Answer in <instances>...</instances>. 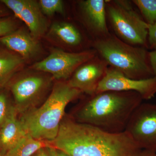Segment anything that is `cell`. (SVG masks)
<instances>
[{
	"mask_svg": "<svg viewBox=\"0 0 156 156\" xmlns=\"http://www.w3.org/2000/svg\"><path fill=\"white\" fill-rule=\"evenodd\" d=\"M16 19V17L9 16L0 18V38L8 35L19 28Z\"/></svg>",
	"mask_w": 156,
	"mask_h": 156,
	"instance_id": "obj_21",
	"label": "cell"
},
{
	"mask_svg": "<svg viewBox=\"0 0 156 156\" xmlns=\"http://www.w3.org/2000/svg\"><path fill=\"white\" fill-rule=\"evenodd\" d=\"M132 2L139 9L148 24L156 23V0H134Z\"/></svg>",
	"mask_w": 156,
	"mask_h": 156,
	"instance_id": "obj_18",
	"label": "cell"
},
{
	"mask_svg": "<svg viewBox=\"0 0 156 156\" xmlns=\"http://www.w3.org/2000/svg\"><path fill=\"white\" fill-rule=\"evenodd\" d=\"M108 91L136 92L143 100H149L156 95V77L134 80L127 77L113 68H108L96 93Z\"/></svg>",
	"mask_w": 156,
	"mask_h": 156,
	"instance_id": "obj_9",
	"label": "cell"
},
{
	"mask_svg": "<svg viewBox=\"0 0 156 156\" xmlns=\"http://www.w3.org/2000/svg\"><path fill=\"white\" fill-rule=\"evenodd\" d=\"M5 88H0V127L10 114L16 109L11 103Z\"/></svg>",
	"mask_w": 156,
	"mask_h": 156,
	"instance_id": "obj_20",
	"label": "cell"
},
{
	"mask_svg": "<svg viewBox=\"0 0 156 156\" xmlns=\"http://www.w3.org/2000/svg\"><path fill=\"white\" fill-rule=\"evenodd\" d=\"M143 100L136 92H98L90 95L76 110L72 118L107 132L121 133L126 131L132 114Z\"/></svg>",
	"mask_w": 156,
	"mask_h": 156,
	"instance_id": "obj_2",
	"label": "cell"
},
{
	"mask_svg": "<svg viewBox=\"0 0 156 156\" xmlns=\"http://www.w3.org/2000/svg\"><path fill=\"white\" fill-rule=\"evenodd\" d=\"M0 156H1V154H0Z\"/></svg>",
	"mask_w": 156,
	"mask_h": 156,
	"instance_id": "obj_29",
	"label": "cell"
},
{
	"mask_svg": "<svg viewBox=\"0 0 156 156\" xmlns=\"http://www.w3.org/2000/svg\"><path fill=\"white\" fill-rule=\"evenodd\" d=\"M140 156H156V152L152 151L143 150Z\"/></svg>",
	"mask_w": 156,
	"mask_h": 156,
	"instance_id": "obj_26",
	"label": "cell"
},
{
	"mask_svg": "<svg viewBox=\"0 0 156 156\" xmlns=\"http://www.w3.org/2000/svg\"><path fill=\"white\" fill-rule=\"evenodd\" d=\"M82 20L97 39L109 34L106 23V2L104 0H86L80 2Z\"/></svg>",
	"mask_w": 156,
	"mask_h": 156,
	"instance_id": "obj_13",
	"label": "cell"
},
{
	"mask_svg": "<svg viewBox=\"0 0 156 156\" xmlns=\"http://www.w3.org/2000/svg\"><path fill=\"white\" fill-rule=\"evenodd\" d=\"M48 144L71 156H140L143 151L126 131L110 133L70 117Z\"/></svg>",
	"mask_w": 156,
	"mask_h": 156,
	"instance_id": "obj_1",
	"label": "cell"
},
{
	"mask_svg": "<svg viewBox=\"0 0 156 156\" xmlns=\"http://www.w3.org/2000/svg\"><path fill=\"white\" fill-rule=\"evenodd\" d=\"M26 62L5 47L0 48V88H5L13 76L23 69Z\"/></svg>",
	"mask_w": 156,
	"mask_h": 156,
	"instance_id": "obj_16",
	"label": "cell"
},
{
	"mask_svg": "<svg viewBox=\"0 0 156 156\" xmlns=\"http://www.w3.org/2000/svg\"><path fill=\"white\" fill-rule=\"evenodd\" d=\"M9 9L0 1V18L9 16Z\"/></svg>",
	"mask_w": 156,
	"mask_h": 156,
	"instance_id": "obj_25",
	"label": "cell"
},
{
	"mask_svg": "<svg viewBox=\"0 0 156 156\" xmlns=\"http://www.w3.org/2000/svg\"><path fill=\"white\" fill-rule=\"evenodd\" d=\"M94 47L108 65L127 77L140 80L154 76L149 52L145 48L129 44L110 34L97 39Z\"/></svg>",
	"mask_w": 156,
	"mask_h": 156,
	"instance_id": "obj_4",
	"label": "cell"
},
{
	"mask_svg": "<svg viewBox=\"0 0 156 156\" xmlns=\"http://www.w3.org/2000/svg\"><path fill=\"white\" fill-rule=\"evenodd\" d=\"M48 144V143L34 139L27 134L4 156H32Z\"/></svg>",
	"mask_w": 156,
	"mask_h": 156,
	"instance_id": "obj_17",
	"label": "cell"
},
{
	"mask_svg": "<svg viewBox=\"0 0 156 156\" xmlns=\"http://www.w3.org/2000/svg\"><path fill=\"white\" fill-rule=\"evenodd\" d=\"M82 92L59 81L41 106L23 114L20 119L26 133L34 139L50 143L56 138L68 105L79 98Z\"/></svg>",
	"mask_w": 156,
	"mask_h": 156,
	"instance_id": "obj_3",
	"label": "cell"
},
{
	"mask_svg": "<svg viewBox=\"0 0 156 156\" xmlns=\"http://www.w3.org/2000/svg\"><path fill=\"white\" fill-rule=\"evenodd\" d=\"M17 113L15 109L0 127V149L4 155L27 134L17 119Z\"/></svg>",
	"mask_w": 156,
	"mask_h": 156,
	"instance_id": "obj_14",
	"label": "cell"
},
{
	"mask_svg": "<svg viewBox=\"0 0 156 156\" xmlns=\"http://www.w3.org/2000/svg\"><path fill=\"white\" fill-rule=\"evenodd\" d=\"M14 17L23 21L33 37L39 41L48 30V23L35 0H1Z\"/></svg>",
	"mask_w": 156,
	"mask_h": 156,
	"instance_id": "obj_10",
	"label": "cell"
},
{
	"mask_svg": "<svg viewBox=\"0 0 156 156\" xmlns=\"http://www.w3.org/2000/svg\"><path fill=\"white\" fill-rule=\"evenodd\" d=\"M107 62L103 58L95 56L80 66L75 71L67 83L90 96L96 93L98 85L107 70Z\"/></svg>",
	"mask_w": 156,
	"mask_h": 156,
	"instance_id": "obj_11",
	"label": "cell"
},
{
	"mask_svg": "<svg viewBox=\"0 0 156 156\" xmlns=\"http://www.w3.org/2000/svg\"><path fill=\"white\" fill-rule=\"evenodd\" d=\"M38 3L42 13L48 17L65 14L64 3L61 0H40Z\"/></svg>",
	"mask_w": 156,
	"mask_h": 156,
	"instance_id": "obj_19",
	"label": "cell"
},
{
	"mask_svg": "<svg viewBox=\"0 0 156 156\" xmlns=\"http://www.w3.org/2000/svg\"><path fill=\"white\" fill-rule=\"evenodd\" d=\"M45 148V147H44ZM44 148H42L40 150V154H41V156H49L48 153H47L46 151H45Z\"/></svg>",
	"mask_w": 156,
	"mask_h": 156,
	"instance_id": "obj_27",
	"label": "cell"
},
{
	"mask_svg": "<svg viewBox=\"0 0 156 156\" xmlns=\"http://www.w3.org/2000/svg\"><path fill=\"white\" fill-rule=\"evenodd\" d=\"M96 53L95 50L70 53L54 48L47 57L30 68L49 74L54 80L64 81L69 79L80 66L94 58Z\"/></svg>",
	"mask_w": 156,
	"mask_h": 156,
	"instance_id": "obj_7",
	"label": "cell"
},
{
	"mask_svg": "<svg viewBox=\"0 0 156 156\" xmlns=\"http://www.w3.org/2000/svg\"><path fill=\"white\" fill-rule=\"evenodd\" d=\"M0 43L20 55L26 62L36 59L43 52L39 41L25 27H19L8 35L0 38Z\"/></svg>",
	"mask_w": 156,
	"mask_h": 156,
	"instance_id": "obj_12",
	"label": "cell"
},
{
	"mask_svg": "<svg viewBox=\"0 0 156 156\" xmlns=\"http://www.w3.org/2000/svg\"><path fill=\"white\" fill-rule=\"evenodd\" d=\"M150 62L154 76L156 77V49L149 53Z\"/></svg>",
	"mask_w": 156,
	"mask_h": 156,
	"instance_id": "obj_24",
	"label": "cell"
},
{
	"mask_svg": "<svg viewBox=\"0 0 156 156\" xmlns=\"http://www.w3.org/2000/svg\"><path fill=\"white\" fill-rule=\"evenodd\" d=\"M47 33L49 40L66 47H77L83 41L79 30L72 23L66 21L54 22Z\"/></svg>",
	"mask_w": 156,
	"mask_h": 156,
	"instance_id": "obj_15",
	"label": "cell"
},
{
	"mask_svg": "<svg viewBox=\"0 0 156 156\" xmlns=\"http://www.w3.org/2000/svg\"><path fill=\"white\" fill-rule=\"evenodd\" d=\"M148 40L151 48H156V23L153 25L148 24Z\"/></svg>",
	"mask_w": 156,
	"mask_h": 156,
	"instance_id": "obj_22",
	"label": "cell"
},
{
	"mask_svg": "<svg viewBox=\"0 0 156 156\" xmlns=\"http://www.w3.org/2000/svg\"><path fill=\"white\" fill-rule=\"evenodd\" d=\"M53 80L49 74L30 67L17 73L7 87L14 98L17 112L23 114L34 108L53 88Z\"/></svg>",
	"mask_w": 156,
	"mask_h": 156,
	"instance_id": "obj_5",
	"label": "cell"
},
{
	"mask_svg": "<svg viewBox=\"0 0 156 156\" xmlns=\"http://www.w3.org/2000/svg\"><path fill=\"white\" fill-rule=\"evenodd\" d=\"M49 156H71L68 154L48 144L44 148Z\"/></svg>",
	"mask_w": 156,
	"mask_h": 156,
	"instance_id": "obj_23",
	"label": "cell"
},
{
	"mask_svg": "<svg viewBox=\"0 0 156 156\" xmlns=\"http://www.w3.org/2000/svg\"><path fill=\"white\" fill-rule=\"evenodd\" d=\"M40 151H38L35 154H34L32 156H41V154H40Z\"/></svg>",
	"mask_w": 156,
	"mask_h": 156,
	"instance_id": "obj_28",
	"label": "cell"
},
{
	"mask_svg": "<svg viewBox=\"0 0 156 156\" xmlns=\"http://www.w3.org/2000/svg\"><path fill=\"white\" fill-rule=\"evenodd\" d=\"M106 9L118 37L129 44H147L148 24L134 11L128 1H106Z\"/></svg>",
	"mask_w": 156,
	"mask_h": 156,
	"instance_id": "obj_6",
	"label": "cell"
},
{
	"mask_svg": "<svg viewBox=\"0 0 156 156\" xmlns=\"http://www.w3.org/2000/svg\"><path fill=\"white\" fill-rule=\"evenodd\" d=\"M126 131L143 150L156 152V104L141 103L132 114Z\"/></svg>",
	"mask_w": 156,
	"mask_h": 156,
	"instance_id": "obj_8",
	"label": "cell"
}]
</instances>
